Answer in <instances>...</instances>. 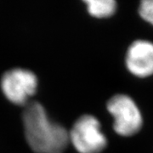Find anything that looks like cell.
<instances>
[{
    "mask_svg": "<svg viewBox=\"0 0 153 153\" xmlns=\"http://www.w3.org/2000/svg\"><path fill=\"white\" fill-rule=\"evenodd\" d=\"M25 135L36 153H63L67 147L69 132L49 119L44 107L37 101L26 104L22 113Z\"/></svg>",
    "mask_w": 153,
    "mask_h": 153,
    "instance_id": "obj_1",
    "label": "cell"
},
{
    "mask_svg": "<svg viewBox=\"0 0 153 153\" xmlns=\"http://www.w3.org/2000/svg\"><path fill=\"white\" fill-rule=\"evenodd\" d=\"M70 141L79 153H100L106 146V138L100 123L91 115H83L75 122L69 132Z\"/></svg>",
    "mask_w": 153,
    "mask_h": 153,
    "instance_id": "obj_2",
    "label": "cell"
},
{
    "mask_svg": "<svg viewBox=\"0 0 153 153\" xmlns=\"http://www.w3.org/2000/svg\"><path fill=\"white\" fill-rule=\"evenodd\" d=\"M107 110L114 117V130L123 136H132L140 130L143 120L135 102L125 94L110 99Z\"/></svg>",
    "mask_w": 153,
    "mask_h": 153,
    "instance_id": "obj_3",
    "label": "cell"
},
{
    "mask_svg": "<svg viewBox=\"0 0 153 153\" xmlns=\"http://www.w3.org/2000/svg\"><path fill=\"white\" fill-rule=\"evenodd\" d=\"M38 87V78L33 71L14 68L6 71L1 79V88L7 99L17 105L27 104Z\"/></svg>",
    "mask_w": 153,
    "mask_h": 153,
    "instance_id": "obj_4",
    "label": "cell"
},
{
    "mask_svg": "<svg viewBox=\"0 0 153 153\" xmlns=\"http://www.w3.org/2000/svg\"><path fill=\"white\" fill-rule=\"evenodd\" d=\"M126 65L132 74L140 77L153 75V44L136 40L129 46L126 55Z\"/></svg>",
    "mask_w": 153,
    "mask_h": 153,
    "instance_id": "obj_5",
    "label": "cell"
},
{
    "mask_svg": "<svg viewBox=\"0 0 153 153\" xmlns=\"http://www.w3.org/2000/svg\"><path fill=\"white\" fill-rule=\"evenodd\" d=\"M85 3L88 13L97 18L111 16L117 10V3L114 0H87Z\"/></svg>",
    "mask_w": 153,
    "mask_h": 153,
    "instance_id": "obj_6",
    "label": "cell"
},
{
    "mask_svg": "<svg viewBox=\"0 0 153 153\" xmlns=\"http://www.w3.org/2000/svg\"><path fill=\"white\" fill-rule=\"evenodd\" d=\"M140 15L145 21L153 25V0H144L140 3Z\"/></svg>",
    "mask_w": 153,
    "mask_h": 153,
    "instance_id": "obj_7",
    "label": "cell"
}]
</instances>
